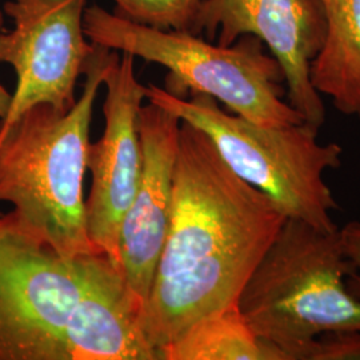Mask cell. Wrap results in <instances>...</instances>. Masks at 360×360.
<instances>
[{
  "mask_svg": "<svg viewBox=\"0 0 360 360\" xmlns=\"http://www.w3.org/2000/svg\"><path fill=\"white\" fill-rule=\"evenodd\" d=\"M107 90L102 138L89 146L87 169L92 175L86 200L87 232L94 247L119 267V232L142 174L139 111L147 87L136 79L134 56L114 58L104 77ZM120 269V267H119Z\"/></svg>",
  "mask_w": 360,
  "mask_h": 360,
  "instance_id": "cell-9",
  "label": "cell"
},
{
  "mask_svg": "<svg viewBox=\"0 0 360 360\" xmlns=\"http://www.w3.org/2000/svg\"><path fill=\"white\" fill-rule=\"evenodd\" d=\"M146 99L205 132L226 165L264 193L285 218L322 231L339 229L331 217L338 203L323 175L340 167L343 148L319 142V129L304 122L257 124L221 110L211 96L193 94L187 99L154 84L147 87Z\"/></svg>",
  "mask_w": 360,
  "mask_h": 360,
  "instance_id": "cell-5",
  "label": "cell"
},
{
  "mask_svg": "<svg viewBox=\"0 0 360 360\" xmlns=\"http://www.w3.org/2000/svg\"><path fill=\"white\" fill-rule=\"evenodd\" d=\"M114 13L142 26L191 31L203 0H112Z\"/></svg>",
  "mask_w": 360,
  "mask_h": 360,
  "instance_id": "cell-14",
  "label": "cell"
},
{
  "mask_svg": "<svg viewBox=\"0 0 360 360\" xmlns=\"http://www.w3.org/2000/svg\"><path fill=\"white\" fill-rule=\"evenodd\" d=\"M180 120L148 103L139 111L142 174L119 232V267L131 295L144 307L167 239Z\"/></svg>",
  "mask_w": 360,
  "mask_h": 360,
  "instance_id": "cell-10",
  "label": "cell"
},
{
  "mask_svg": "<svg viewBox=\"0 0 360 360\" xmlns=\"http://www.w3.org/2000/svg\"><path fill=\"white\" fill-rule=\"evenodd\" d=\"M351 264L339 229L285 219L238 299L254 333L285 360H304L314 340L360 328V299L346 285Z\"/></svg>",
  "mask_w": 360,
  "mask_h": 360,
  "instance_id": "cell-3",
  "label": "cell"
},
{
  "mask_svg": "<svg viewBox=\"0 0 360 360\" xmlns=\"http://www.w3.org/2000/svg\"><path fill=\"white\" fill-rule=\"evenodd\" d=\"M95 255L62 257L0 214V360H70L65 328Z\"/></svg>",
  "mask_w": 360,
  "mask_h": 360,
  "instance_id": "cell-6",
  "label": "cell"
},
{
  "mask_svg": "<svg viewBox=\"0 0 360 360\" xmlns=\"http://www.w3.org/2000/svg\"><path fill=\"white\" fill-rule=\"evenodd\" d=\"M304 360H360V328L322 335L314 340Z\"/></svg>",
  "mask_w": 360,
  "mask_h": 360,
  "instance_id": "cell-15",
  "label": "cell"
},
{
  "mask_svg": "<svg viewBox=\"0 0 360 360\" xmlns=\"http://www.w3.org/2000/svg\"><path fill=\"white\" fill-rule=\"evenodd\" d=\"M285 219L205 132L181 122L167 239L139 316L148 346L159 354L195 323L238 304Z\"/></svg>",
  "mask_w": 360,
  "mask_h": 360,
  "instance_id": "cell-1",
  "label": "cell"
},
{
  "mask_svg": "<svg viewBox=\"0 0 360 360\" xmlns=\"http://www.w3.org/2000/svg\"><path fill=\"white\" fill-rule=\"evenodd\" d=\"M87 0H7L13 28L0 31V63L11 65L16 89L0 132L37 104L65 111L77 102V77L96 44L84 31Z\"/></svg>",
  "mask_w": 360,
  "mask_h": 360,
  "instance_id": "cell-7",
  "label": "cell"
},
{
  "mask_svg": "<svg viewBox=\"0 0 360 360\" xmlns=\"http://www.w3.org/2000/svg\"><path fill=\"white\" fill-rule=\"evenodd\" d=\"M160 360H285L283 352L260 339L238 304L195 323L159 349Z\"/></svg>",
  "mask_w": 360,
  "mask_h": 360,
  "instance_id": "cell-13",
  "label": "cell"
},
{
  "mask_svg": "<svg viewBox=\"0 0 360 360\" xmlns=\"http://www.w3.org/2000/svg\"><path fill=\"white\" fill-rule=\"evenodd\" d=\"M141 312L120 269L107 255L96 254L67 323L70 360H159L143 338Z\"/></svg>",
  "mask_w": 360,
  "mask_h": 360,
  "instance_id": "cell-11",
  "label": "cell"
},
{
  "mask_svg": "<svg viewBox=\"0 0 360 360\" xmlns=\"http://www.w3.org/2000/svg\"><path fill=\"white\" fill-rule=\"evenodd\" d=\"M319 0H203L191 32L231 46L243 35L263 41L284 74L287 102L309 126L326 119L322 95L311 82V65L326 39Z\"/></svg>",
  "mask_w": 360,
  "mask_h": 360,
  "instance_id": "cell-8",
  "label": "cell"
},
{
  "mask_svg": "<svg viewBox=\"0 0 360 360\" xmlns=\"http://www.w3.org/2000/svg\"><path fill=\"white\" fill-rule=\"evenodd\" d=\"M114 53L96 44L71 108L37 104L0 132V203L65 259L101 254L87 232L83 183L94 104Z\"/></svg>",
  "mask_w": 360,
  "mask_h": 360,
  "instance_id": "cell-2",
  "label": "cell"
},
{
  "mask_svg": "<svg viewBox=\"0 0 360 360\" xmlns=\"http://www.w3.org/2000/svg\"><path fill=\"white\" fill-rule=\"evenodd\" d=\"M343 252L351 264V282L348 288L360 299V221L347 223L339 229Z\"/></svg>",
  "mask_w": 360,
  "mask_h": 360,
  "instance_id": "cell-16",
  "label": "cell"
},
{
  "mask_svg": "<svg viewBox=\"0 0 360 360\" xmlns=\"http://www.w3.org/2000/svg\"><path fill=\"white\" fill-rule=\"evenodd\" d=\"M3 28H4V13L0 11V31ZM11 98H13V94H10L0 84V120L7 114L11 104Z\"/></svg>",
  "mask_w": 360,
  "mask_h": 360,
  "instance_id": "cell-17",
  "label": "cell"
},
{
  "mask_svg": "<svg viewBox=\"0 0 360 360\" xmlns=\"http://www.w3.org/2000/svg\"><path fill=\"white\" fill-rule=\"evenodd\" d=\"M84 31L94 44L166 67V90L176 96L203 94L235 115L263 126L304 122L284 101L287 90L279 62L254 35L220 46L191 31L134 23L98 4L86 8Z\"/></svg>",
  "mask_w": 360,
  "mask_h": 360,
  "instance_id": "cell-4",
  "label": "cell"
},
{
  "mask_svg": "<svg viewBox=\"0 0 360 360\" xmlns=\"http://www.w3.org/2000/svg\"><path fill=\"white\" fill-rule=\"evenodd\" d=\"M326 39L311 65V82L335 108L360 119V0H319Z\"/></svg>",
  "mask_w": 360,
  "mask_h": 360,
  "instance_id": "cell-12",
  "label": "cell"
}]
</instances>
